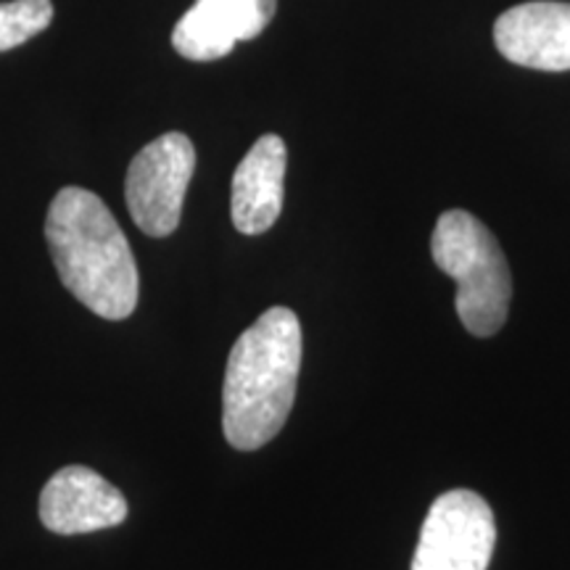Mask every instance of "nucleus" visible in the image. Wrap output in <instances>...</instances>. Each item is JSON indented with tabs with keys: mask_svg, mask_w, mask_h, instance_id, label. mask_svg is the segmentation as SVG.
<instances>
[{
	"mask_svg": "<svg viewBox=\"0 0 570 570\" xmlns=\"http://www.w3.org/2000/svg\"><path fill=\"white\" fill-rule=\"evenodd\" d=\"M302 370V323L288 306H273L240 333L227 356L223 431L227 444L256 452L283 431Z\"/></svg>",
	"mask_w": 570,
	"mask_h": 570,
	"instance_id": "nucleus-1",
	"label": "nucleus"
},
{
	"mask_svg": "<svg viewBox=\"0 0 570 570\" xmlns=\"http://www.w3.org/2000/svg\"><path fill=\"white\" fill-rule=\"evenodd\" d=\"M56 273L77 302L104 320H125L138 306L140 275L117 217L85 188H61L46 219Z\"/></svg>",
	"mask_w": 570,
	"mask_h": 570,
	"instance_id": "nucleus-2",
	"label": "nucleus"
},
{
	"mask_svg": "<svg viewBox=\"0 0 570 570\" xmlns=\"http://www.w3.org/2000/svg\"><path fill=\"white\" fill-rule=\"evenodd\" d=\"M431 254L441 273L458 283V315L465 331L489 338L508 323L512 275L494 233L470 212L449 209L431 235Z\"/></svg>",
	"mask_w": 570,
	"mask_h": 570,
	"instance_id": "nucleus-3",
	"label": "nucleus"
},
{
	"mask_svg": "<svg viewBox=\"0 0 570 570\" xmlns=\"http://www.w3.org/2000/svg\"><path fill=\"white\" fill-rule=\"evenodd\" d=\"M194 169L196 148L183 132H164L135 154L127 169L125 196L132 223L142 233L167 238L177 230Z\"/></svg>",
	"mask_w": 570,
	"mask_h": 570,
	"instance_id": "nucleus-4",
	"label": "nucleus"
},
{
	"mask_svg": "<svg viewBox=\"0 0 570 570\" xmlns=\"http://www.w3.org/2000/svg\"><path fill=\"white\" fill-rule=\"evenodd\" d=\"M494 547L497 520L487 499L452 489L428 510L412 570H487Z\"/></svg>",
	"mask_w": 570,
	"mask_h": 570,
	"instance_id": "nucleus-5",
	"label": "nucleus"
},
{
	"mask_svg": "<svg viewBox=\"0 0 570 570\" xmlns=\"http://www.w3.org/2000/svg\"><path fill=\"white\" fill-rule=\"evenodd\" d=\"M40 523L59 537L114 529L127 520V499L114 483L85 465H67L40 491Z\"/></svg>",
	"mask_w": 570,
	"mask_h": 570,
	"instance_id": "nucleus-6",
	"label": "nucleus"
},
{
	"mask_svg": "<svg viewBox=\"0 0 570 570\" xmlns=\"http://www.w3.org/2000/svg\"><path fill=\"white\" fill-rule=\"evenodd\" d=\"M277 11V0H196L173 30L175 51L188 61H217L235 42L265 32Z\"/></svg>",
	"mask_w": 570,
	"mask_h": 570,
	"instance_id": "nucleus-7",
	"label": "nucleus"
},
{
	"mask_svg": "<svg viewBox=\"0 0 570 570\" xmlns=\"http://www.w3.org/2000/svg\"><path fill=\"white\" fill-rule=\"evenodd\" d=\"M504 59L539 71L570 69V3L533 0L504 11L494 24Z\"/></svg>",
	"mask_w": 570,
	"mask_h": 570,
	"instance_id": "nucleus-8",
	"label": "nucleus"
},
{
	"mask_svg": "<svg viewBox=\"0 0 570 570\" xmlns=\"http://www.w3.org/2000/svg\"><path fill=\"white\" fill-rule=\"evenodd\" d=\"M288 151L281 135H262L233 175V225L244 235H262L277 223L285 196Z\"/></svg>",
	"mask_w": 570,
	"mask_h": 570,
	"instance_id": "nucleus-9",
	"label": "nucleus"
},
{
	"mask_svg": "<svg viewBox=\"0 0 570 570\" xmlns=\"http://www.w3.org/2000/svg\"><path fill=\"white\" fill-rule=\"evenodd\" d=\"M53 19L51 0H9L0 3V53L24 46L48 30Z\"/></svg>",
	"mask_w": 570,
	"mask_h": 570,
	"instance_id": "nucleus-10",
	"label": "nucleus"
}]
</instances>
